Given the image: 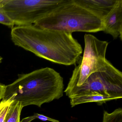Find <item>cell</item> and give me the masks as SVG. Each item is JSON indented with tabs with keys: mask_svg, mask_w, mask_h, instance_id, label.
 <instances>
[{
	"mask_svg": "<svg viewBox=\"0 0 122 122\" xmlns=\"http://www.w3.org/2000/svg\"><path fill=\"white\" fill-rule=\"evenodd\" d=\"M72 33L42 29L34 25L12 28L11 40L15 46L41 58L70 66L78 62L83 50Z\"/></svg>",
	"mask_w": 122,
	"mask_h": 122,
	"instance_id": "cell-1",
	"label": "cell"
},
{
	"mask_svg": "<svg viewBox=\"0 0 122 122\" xmlns=\"http://www.w3.org/2000/svg\"><path fill=\"white\" fill-rule=\"evenodd\" d=\"M18 77L12 83L6 86L3 100L19 102L23 107L31 105L41 107L44 103L63 96V78L52 68H42L19 74Z\"/></svg>",
	"mask_w": 122,
	"mask_h": 122,
	"instance_id": "cell-2",
	"label": "cell"
},
{
	"mask_svg": "<svg viewBox=\"0 0 122 122\" xmlns=\"http://www.w3.org/2000/svg\"><path fill=\"white\" fill-rule=\"evenodd\" d=\"M34 25L46 30L72 33L103 31L102 20L74 0L65 2Z\"/></svg>",
	"mask_w": 122,
	"mask_h": 122,
	"instance_id": "cell-3",
	"label": "cell"
},
{
	"mask_svg": "<svg viewBox=\"0 0 122 122\" xmlns=\"http://www.w3.org/2000/svg\"><path fill=\"white\" fill-rule=\"evenodd\" d=\"M84 41L83 56L78 65L75 66L66 90L81 86L91 74L105 70L110 62L106 58L108 42L90 34L85 35Z\"/></svg>",
	"mask_w": 122,
	"mask_h": 122,
	"instance_id": "cell-4",
	"label": "cell"
},
{
	"mask_svg": "<svg viewBox=\"0 0 122 122\" xmlns=\"http://www.w3.org/2000/svg\"><path fill=\"white\" fill-rule=\"evenodd\" d=\"M65 0H0V6L17 26H28L52 12Z\"/></svg>",
	"mask_w": 122,
	"mask_h": 122,
	"instance_id": "cell-5",
	"label": "cell"
},
{
	"mask_svg": "<svg viewBox=\"0 0 122 122\" xmlns=\"http://www.w3.org/2000/svg\"><path fill=\"white\" fill-rule=\"evenodd\" d=\"M69 98L96 92L105 96L122 98V73L109 63L105 70L93 73L80 86L64 91Z\"/></svg>",
	"mask_w": 122,
	"mask_h": 122,
	"instance_id": "cell-6",
	"label": "cell"
},
{
	"mask_svg": "<svg viewBox=\"0 0 122 122\" xmlns=\"http://www.w3.org/2000/svg\"><path fill=\"white\" fill-rule=\"evenodd\" d=\"M103 31L114 39L122 40V0H118L113 9L102 20Z\"/></svg>",
	"mask_w": 122,
	"mask_h": 122,
	"instance_id": "cell-7",
	"label": "cell"
},
{
	"mask_svg": "<svg viewBox=\"0 0 122 122\" xmlns=\"http://www.w3.org/2000/svg\"><path fill=\"white\" fill-rule=\"evenodd\" d=\"M102 20L112 10L118 0H74Z\"/></svg>",
	"mask_w": 122,
	"mask_h": 122,
	"instance_id": "cell-8",
	"label": "cell"
},
{
	"mask_svg": "<svg viewBox=\"0 0 122 122\" xmlns=\"http://www.w3.org/2000/svg\"><path fill=\"white\" fill-rule=\"evenodd\" d=\"M71 107L82 103L96 102L98 105H101L108 101L117 99L113 97L105 96L96 92L89 93L80 96L70 98Z\"/></svg>",
	"mask_w": 122,
	"mask_h": 122,
	"instance_id": "cell-9",
	"label": "cell"
},
{
	"mask_svg": "<svg viewBox=\"0 0 122 122\" xmlns=\"http://www.w3.org/2000/svg\"><path fill=\"white\" fill-rule=\"evenodd\" d=\"M23 108L20 103L13 101L5 116V122H20V115Z\"/></svg>",
	"mask_w": 122,
	"mask_h": 122,
	"instance_id": "cell-10",
	"label": "cell"
},
{
	"mask_svg": "<svg viewBox=\"0 0 122 122\" xmlns=\"http://www.w3.org/2000/svg\"><path fill=\"white\" fill-rule=\"evenodd\" d=\"M102 122H122V109L118 108L111 113L104 111Z\"/></svg>",
	"mask_w": 122,
	"mask_h": 122,
	"instance_id": "cell-11",
	"label": "cell"
},
{
	"mask_svg": "<svg viewBox=\"0 0 122 122\" xmlns=\"http://www.w3.org/2000/svg\"><path fill=\"white\" fill-rule=\"evenodd\" d=\"M13 101L2 100L0 103V122H5V116Z\"/></svg>",
	"mask_w": 122,
	"mask_h": 122,
	"instance_id": "cell-12",
	"label": "cell"
},
{
	"mask_svg": "<svg viewBox=\"0 0 122 122\" xmlns=\"http://www.w3.org/2000/svg\"><path fill=\"white\" fill-rule=\"evenodd\" d=\"M36 119H40L43 121H49L51 122H60V121L58 120L49 117L42 114L36 113H34L33 115L23 118L22 120L20 121V122H31L33 120Z\"/></svg>",
	"mask_w": 122,
	"mask_h": 122,
	"instance_id": "cell-13",
	"label": "cell"
},
{
	"mask_svg": "<svg viewBox=\"0 0 122 122\" xmlns=\"http://www.w3.org/2000/svg\"><path fill=\"white\" fill-rule=\"evenodd\" d=\"M0 23L5 25L10 28H13L15 23L8 17L4 9L0 6Z\"/></svg>",
	"mask_w": 122,
	"mask_h": 122,
	"instance_id": "cell-14",
	"label": "cell"
},
{
	"mask_svg": "<svg viewBox=\"0 0 122 122\" xmlns=\"http://www.w3.org/2000/svg\"><path fill=\"white\" fill-rule=\"evenodd\" d=\"M6 88V85L0 83V103L5 97Z\"/></svg>",
	"mask_w": 122,
	"mask_h": 122,
	"instance_id": "cell-15",
	"label": "cell"
},
{
	"mask_svg": "<svg viewBox=\"0 0 122 122\" xmlns=\"http://www.w3.org/2000/svg\"><path fill=\"white\" fill-rule=\"evenodd\" d=\"M3 58L1 56H0V64L2 63V61Z\"/></svg>",
	"mask_w": 122,
	"mask_h": 122,
	"instance_id": "cell-16",
	"label": "cell"
}]
</instances>
